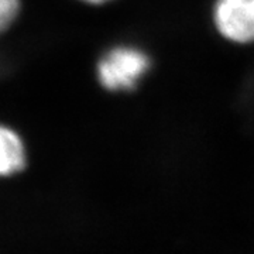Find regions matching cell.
<instances>
[{"instance_id":"cell-1","label":"cell","mask_w":254,"mask_h":254,"mask_svg":"<svg viewBox=\"0 0 254 254\" xmlns=\"http://www.w3.org/2000/svg\"><path fill=\"white\" fill-rule=\"evenodd\" d=\"M148 57L137 48L118 47L100 58L98 79L108 91H128L148 69Z\"/></svg>"},{"instance_id":"cell-2","label":"cell","mask_w":254,"mask_h":254,"mask_svg":"<svg viewBox=\"0 0 254 254\" xmlns=\"http://www.w3.org/2000/svg\"><path fill=\"white\" fill-rule=\"evenodd\" d=\"M215 24L219 33L230 41H254V0H218Z\"/></svg>"},{"instance_id":"cell-3","label":"cell","mask_w":254,"mask_h":254,"mask_svg":"<svg viewBox=\"0 0 254 254\" xmlns=\"http://www.w3.org/2000/svg\"><path fill=\"white\" fill-rule=\"evenodd\" d=\"M24 147L11 128L3 126L0 131V173L9 177L24 168Z\"/></svg>"},{"instance_id":"cell-4","label":"cell","mask_w":254,"mask_h":254,"mask_svg":"<svg viewBox=\"0 0 254 254\" xmlns=\"http://www.w3.org/2000/svg\"><path fill=\"white\" fill-rule=\"evenodd\" d=\"M18 0H0V27L6 30L18 13Z\"/></svg>"},{"instance_id":"cell-5","label":"cell","mask_w":254,"mask_h":254,"mask_svg":"<svg viewBox=\"0 0 254 254\" xmlns=\"http://www.w3.org/2000/svg\"><path fill=\"white\" fill-rule=\"evenodd\" d=\"M83 1H88V3H93V4H99V3L108 1V0H83Z\"/></svg>"}]
</instances>
